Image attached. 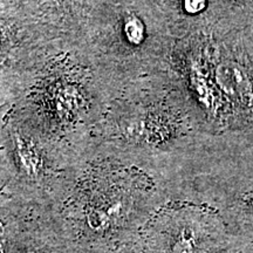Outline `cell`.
Returning <instances> with one entry per match:
<instances>
[{"instance_id": "cell-6", "label": "cell", "mask_w": 253, "mask_h": 253, "mask_svg": "<svg viewBox=\"0 0 253 253\" xmlns=\"http://www.w3.org/2000/svg\"><path fill=\"white\" fill-rule=\"evenodd\" d=\"M250 204H251V207L253 208V199H251V202H250Z\"/></svg>"}, {"instance_id": "cell-2", "label": "cell", "mask_w": 253, "mask_h": 253, "mask_svg": "<svg viewBox=\"0 0 253 253\" xmlns=\"http://www.w3.org/2000/svg\"><path fill=\"white\" fill-rule=\"evenodd\" d=\"M14 142L15 145H17V154L19 160H20L21 167L24 168V170L28 175H37L40 169V166L39 157H38L36 150H33V148L18 135H15Z\"/></svg>"}, {"instance_id": "cell-4", "label": "cell", "mask_w": 253, "mask_h": 253, "mask_svg": "<svg viewBox=\"0 0 253 253\" xmlns=\"http://www.w3.org/2000/svg\"><path fill=\"white\" fill-rule=\"evenodd\" d=\"M173 253H194V245H192V238L183 232L179 239L177 240Z\"/></svg>"}, {"instance_id": "cell-3", "label": "cell", "mask_w": 253, "mask_h": 253, "mask_svg": "<svg viewBox=\"0 0 253 253\" xmlns=\"http://www.w3.org/2000/svg\"><path fill=\"white\" fill-rule=\"evenodd\" d=\"M125 32L126 39L130 41L131 43H134V45H137V43H140L143 40L144 26L140 19L134 17V15L126 19Z\"/></svg>"}, {"instance_id": "cell-7", "label": "cell", "mask_w": 253, "mask_h": 253, "mask_svg": "<svg viewBox=\"0 0 253 253\" xmlns=\"http://www.w3.org/2000/svg\"><path fill=\"white\" fill-rule=\"evenodd\" d=\"M30 253H34V252H30Z\"/></svg>"}, {"instance_id": "cell-5", "label": "cell", "mask_w": 253, "mask_h": 253, "mask_svg": "<svg viewBox=\"0 0 253 253\" xmlns=\"http://www.w3.org/2000/svg\"><path fill=\"white\" fill-rule=\"evenodd\" d=\"M207 4L208 0H183V6L189 14L201 13L207 7Z\"/></svg>"}, {"instance_id": "cell-1", "label": "cell", "mask_w": 253, "mask_h": 253, "mask_svg": "<svg viewBox=\"0 0 253 253\" xmlns=\"http://www.w3.org/2000/svg\"><path fill=\"white\" fill-rule=\"evenodd\" d=\"M218 82L233 100L249 103L252 99V84L244 69L237 63L223 65L217 72Z\"/></svg>"}]
</instances>
